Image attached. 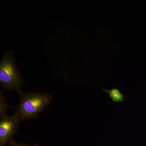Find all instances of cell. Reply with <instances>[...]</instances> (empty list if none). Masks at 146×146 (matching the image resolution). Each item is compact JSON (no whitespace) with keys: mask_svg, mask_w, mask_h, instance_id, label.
Returning <instances> with one entry per match:
<instances>
[{"mask_svg":"<svg viewBox=\"0 0 146 146\" xmlns=\"http://www.w3.org/2000/svg\"><path fill=\"white\" fill-rule=\"evenodd\" d=\"M103 90L109 94L110 96L112 98L113 101L117 102L123 101L124 98H125V96L117 89H112L110 90L103 89Z\"/></svg>","mask_w":146,"mask_h":146,"instance_id":"obj_4","label":"cell"},{"mask_svg":"<svg viewBox=\"0 0 146 146\" xmlns=\"http://www.w3.org/2000/svg\"><path fill=\"white\" fill-rule=\"evenodd\" d=\"M20 122L15 114L10 117L6 114L1 115L0 146H4L13 141Z\"/></svg>","mask_w":146,"mask_h":146,"instance_id":"obj_3","label":"cell"},{"mask_svg":"<svg viewBox=\"0 0 146 146\" xmlns=\"http://www.w3.org/2000/svg\"><path fill=\"white\" fill-rule=\"evenodd\" d=\"M8 108V105L6 102V100L3 97V94H1V108H0V113L1 115H5L7 108Z\"/></svg>","mask_w":146,"mask_h":146,"instance_id":"obj_5","label":"cell"},{"mask_svg":"<svg viewBox=\"0 0 146 146\" xmlns=\"http://www.w3.org/2000/svg\"><path fill=\"white\" fill-rule=\"evenodd\" d=\"M21 96L15 113L20 121L36 117L52 100L48 93H23Z\"/></svg>","mask_w":146,"mask_h":146,"instance_id":"obj_1","label":"cell"},{"mask_svg":"<svg viewBox=\"0 0 146 146\" xmlns=\"http://www.w3.org/2000/svg\"><path fill=\"white\" fill-rule=\"evenodd\" d=\"M10 145L9 146H38L37 145H25V144L17 143H15L14 141H12L9 143Z\"/></svg>","mask_w":146,"mask_h":146,"instance_id":"obj_6","label":"cell"},{"mask_svg":"<svg viewBox=\"0 0 146 146\" xmlns=\"http://www.w3.org/2000/svg\"><path fill=\"white\" fill-rule=\"evenodd\" d=\"M23 80L16 69L11 54L5 56L0 64V82L5 89L16 90L23 94L22 87Z\"/></svg>","mask_w":146,"mask_h":146,"instance_id":"obj_2","label":"cell"}]
</instances>
